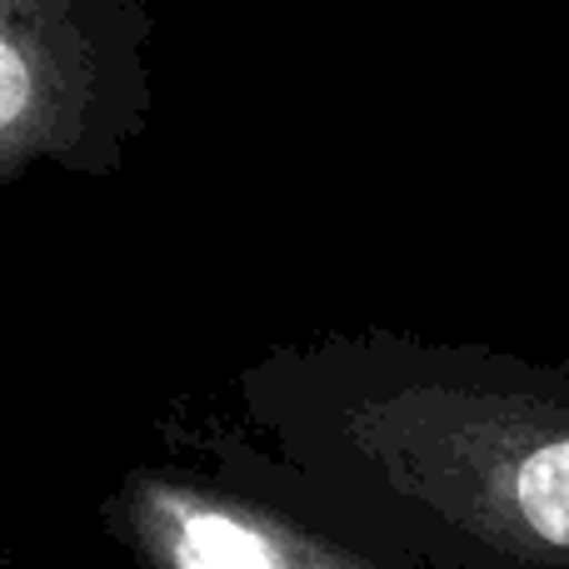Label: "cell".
<instances>
[{
    "label": "cell",
    "mask_w": 569,
    "mask_h": 569,
    "mask_svg": "<svg viewBox=\"0 0 569 569\" xmlns=\"http://www.w3.org/2000/svg\"><path fill=\"white\" fill-rule=\"evenodd\" d=\"M100 530L136 569H385L220 465H130L100 500Z\"/></svg>",
    "instance_id": "7a4b0ae2"
},
{
    "label": "cell",
    "mask_w": 569,
    "mask_h": 569,
    "mask_svg": "<svg viewBox=\"0 0 569 569\" xmlns=\"http://www.w3.org/2000/svg\"><path fill=\"white\" fill-rule=\"evenodd\" d=\"M515 505L545 545L569 550V440L535 450L515 475Z\"/></svg>",
    "instance_id": "3957f363"
},
{
    "label": "cell",
    "mask_w": 569,
    "mask_h": 569,
    "mask_svg": "<svg viewBox=\"0 0 569 569\" xmlns=\"http://www.w3.org/2000/svg\"><path fill=\"white\" fill-rule=\"evenodd\" d=\"M150 0H0V190L116 180L156 120Z\"/></svg>",
    "instance_id": "6da1fadb"
}]
</instances>
